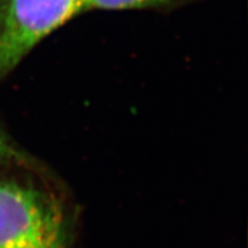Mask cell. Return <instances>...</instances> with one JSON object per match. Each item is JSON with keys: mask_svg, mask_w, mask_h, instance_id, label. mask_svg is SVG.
Here are the masks:
<instances>
[{"mask_svg": "<svg viewBox=\"0 0 248 248\" xmlns=\"http://www.w3.org/2000/svg\"><path fill=\"white\" fill-rule=\"evenodd\" d=\"M172 0H86V8L106 9V11H123L161 6Z\"/></svg>", "mask_w": 248, "mask_h": 248, "instance_id": "cell-3", "label": "cell"}, {"mask_svg": "<svg viewBox=\"0 0 248 248\" xmlns=\"http://www.w3.org/2000/svg\"><path fill=\"white\" fill-rule=\"evenodd\" d=\"M67 222L52 194L0 179V248H66Z\"/></svg>", "mask_w": 248, "mask_h": 248, "instance_id": "cell-1", "label": "cell"}, {"mask_svg": "<svg viewBox=\"0 0 248 248\" xmlns=\"http://www.w3.org/2000/svg\"><path fill=\"white\" fill-rule=\"evenodd\" d=\"M84 9L86 0H0V80Z\"/></svg>", "mask_w": 248, "mask_h": 248, "instance_id": "cell-2", "label": "cell"}, {"mask_svg": "<svg viewBox=\"0 0 248 248\" xmlns=\"http://www.w3.org/2000/svg\"><path fill=\"white\" fill-rule=\"evenodd\" d=\"M12 155V150L9 148L8 144L6 142L5 138L2 137L1 133H0V161L7 159Z\"/></svg>", "mask_w": 248, "mask_h": 248, "instance_id": "cell-4", "label": "cell"}]
</instances>
